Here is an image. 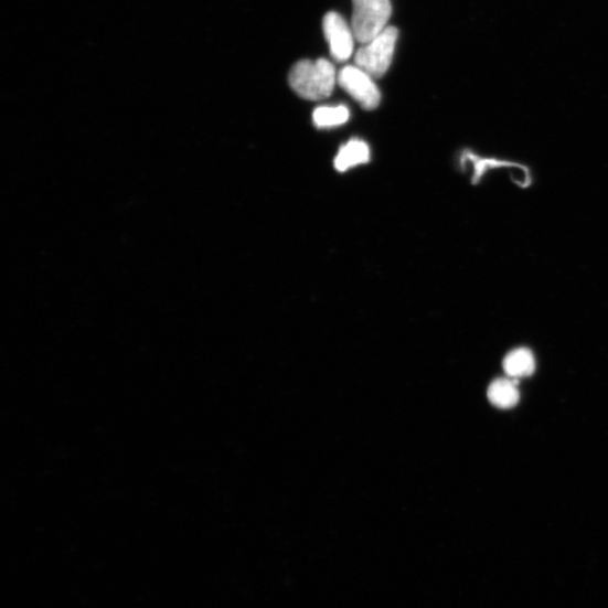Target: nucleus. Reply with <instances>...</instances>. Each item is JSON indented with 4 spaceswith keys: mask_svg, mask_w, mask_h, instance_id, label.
Returning a JSON list of instances; mask_svg holds the SVG:
<instances>
[{
    "mask_svg": "<svg viewBox=\"0 0 608 608\" xmlns=\"http://www.w3.org/2000/svg\"><path fill=\"white\" fill-rule=\"evenodd\" d=\"M397 41L398 30L395 26L386 28L362 44L355 54V65L374 79L381 78L392 66Z\"/></svg>",
    "mask_w": 608,
    "mask_h": 608,
    "instance_id": "obj_2",
    "label": "nucleus"
},
{
    "mask_svg": "<svg viewBox=\"0 0 608 608\" xmlns=\"http://www.w3.org/2000/svg\"><path fill=\"white\" fill-rule=\"evenodd\" d=\"M338 77L335 66L321 58L297 63L291 70L289 82L302 98L320 100L333 94Z\"/></svg>",
    "mask_w": 608,
    "mask_h": 608,
    "instance_id": "obj_1",
    "label": "nucleus"
},
{
    "mask_svg": "<svg viewBox=\"0 0 608 608\" xmlns=\"http://www.w3.org/2000/svg\"><path fill=\"white\" fill-rule=\"evenodd\" d=\"M323 32L331 57L338 63L348 62L354 52L356 39L345 19L335 12L328 13L323 19Z\"/></svg>",
    "mask_w": 608,
    "mask_h": 608,
    "instance_id": "obj_6",
    "label": "nucleus"
},
{
    "mask_svg": "<svg viewBox=\"0 0 608 608\" xmlns=\"http://www.w3.org/2000/svg\"><path fill=\"white\" fill-rule=\"evenodd\" d=\"M370 160L369 146L360 140L353 139L344 145L335 159V168L339 172H346L356 166L366 163Z\"/></svg>",
    "mask_w": 608,
    "mask_h": 608,
    "instance_id": "obj_8",
    "label": "nucleus"
},
{
    "mask_svg": "<svg viewBox=\"0 0 608 608\" xmlns=\"http://www.w3.org/2000/svg\"><path fill=\"white\" fill-rule=\"evenodd\" d=\"M338 82L365 109H374L380 104L381 93L374 78L356 65L344 67Z\"/></svg>",
    "mask_w": 608,
    "mask_h": 608,
    "instance_id": "obj_5",
    "label": "nucleus"
},
{
    "mask_svg": "<svg viewBox=\"0 0 608 608\" xmlns=\"http://www.w3.org/2000/svg\"><path fill=\"white\" fill-rule=\"evenodd\" d=\"M313 124L319 129L337 128L350 120V110L345 105H324L314 109Z\"/></svg>",
    "mask_w": 608,
    "mask_h": 608,
    "instance_id": "obj_10",
    "label": "nucleus"
},
{
    "mask_svg": "<svg viewBox=\"0 0 608 608\" xmlns=\"http://www.w3.org/2000/svg\"><path fill=\"white\" fill-rule=\"evenodd\" d=\"M461 166L465 164H471L472 168V177H471V183L473 185H479L483 179L490 174L492 171H511L515 177V184L516 186L521 189H529L531 188L529 183L522 179L519 174L514 173H521L524 175L533 177L529 166L508 160V159H501L499 157H487V156H480L477 152H473L471 150H466L462 152L461 156Z\"/></svg>",
    "mask_w": 608,
    "mask_h": 608,
    "instance_id": "obj_4",
    "label": "nucleus"
},
{
    "mask_svg": "<svg viewBox=\"0 0 608 608\" xmlns=\"http://www.w3.org/2000/svg\"><path fill=\"white\" fill-rule=\"evenodd\" d=\"M353 8L352 29L359 43H367L388 28L391 0H353Z\"/></svg>",
    "mask_w": 608,
    "mask_h": 608,
    "instance_id": "obj_3",
    "label": "nucleus"
},
{
    "mask_svg": "<svg viewBox=\"0 0 608 608\" xmlns=\"http://www.w3.org/2000/svg\"><path fill=\"white\" fill-rule=\"evenodd\" d=\"M518 384L519 380L511 377L494 380L488 390L489 402L493 406L504 409L516 406L520 401Z\"/></svg>",
    "mask_w": 608,
    "mask_h": 608,
    "instance_id": "obj_7",
    "label": "nucleus"
},
{
    "mask_svg": "<svg viewBox=\"0 0 608 608\" xmlns=\"http://www.w3.org/2000/svg\"><path fill=\"white\" fill-rule=\"evenodd\" d=\"M503 365L509 377L520 380L533 374L535 360L529 349L521 348L510 352Z\"/></svg>",
    "mask_w": 608,
    "mask_h": 608,
    "instance_id": "obj_9",
    "label": "nucleus"
}]
</instances>
